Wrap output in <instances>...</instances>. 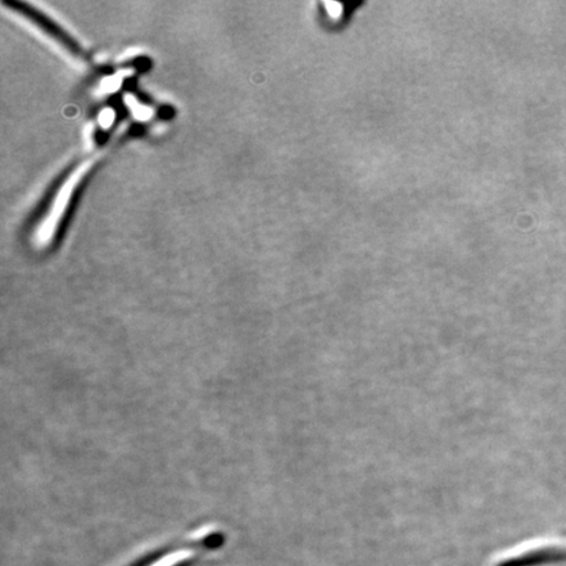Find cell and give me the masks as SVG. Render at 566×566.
I'll use <instances>...</instances> for the list:
<instances>
[{
  "instance_id": "6da1fadb",
  "label": "cell",
  "mask_w": 566,
  "mask_h": 566,
  "mask_svg": "<svg viewBox=\"0 0 566 566\" xmlns=\"http://www.w3.org/2000/svg\"><path fill=\"white\" fill-rule=\"evenodd\" d=\"M558 555H566V541H555L527 548L515 557L502 560L497 566H531L548 562L549 558H556Z\"/></svg>"
},
{
  "instance_id": "7a4b0ae2",
  "label": "cell",
  "mask_w": 566,
  "mask_h": 566,
  "mask_svg": "<svg viewBox=\"0 0 566 566\" xmlns=\"http://www.w3.org/2000/svg\"><path fill=\"white\" fill-rule=\"evenodd\" d=\"M11 6L20 13H23L25 18L31 19L35 25H39L45 32L52 34L53 38L56 41H60L61 44L65 45L69 51L80 53V48H77L75 41L71 40L67 34L63 33L52 20H49L46 17L42 15V13L38 12V10H33L24 3L12 2L10 3V7Z\"/></svg>"
},
{
  "instance_id": "3957f363",
  "label": "cell",
  "mask_w": 566,
  "mask_h": 566,
  "mask_svg": "<svg viewBox=\"0 0 566 566\" xmlns=\"http://www.w3.org/2000/svg\"><path fill=\"white\" fill-rule=\"evenodd\" d=\"M325 11H327V15L334 20H338L344 15L345 4L337 2H325L324 3Z\"/></svg>"
}]
</instances>
